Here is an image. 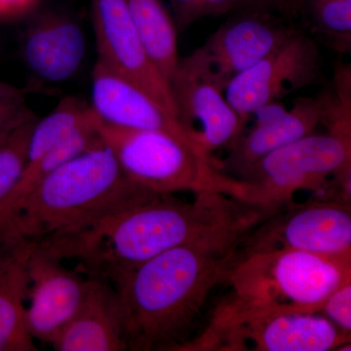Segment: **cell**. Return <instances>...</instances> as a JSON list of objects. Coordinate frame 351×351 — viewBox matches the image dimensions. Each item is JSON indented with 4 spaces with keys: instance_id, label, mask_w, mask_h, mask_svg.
<instances>
[{
    "instance_id": "cell-20",
    "label": "cell",
    "mask_w": 351,
    "mask_h": 351,
    "mask_svg": "<svg viewBox=\"0 0 351 351\" xmlns=\"http://www.w3.org/2000/svg\"><path fill=\"white\" fill-rule=\"evenodd\" d=\"M295 15L332 49L350 53L351 0H295Z\"/></svg>"
},
{
    "instance_id": "cell-1",
    "label": "cell",
    "mask_w": 351,
    "mask_h": 351,
    "mask_svg": "<svg viewBox=\"0 0 351 351\" xmlns=\"http://www.w3.org/2000/svg\"><path fill=\"white\" fill-rule=\"evenodd\" d=\"M193 202L154 195L122 208L86 230L40 244L57 257L77 262L88 277L108 280L181 245L246 234L265 218L258 208L217 191Z\"/></svg>"
},
{
    "instance_id": "cell-19",
    "label": "cell",
    "mask_w": 351,
    "mask_h": 351,
    "mask_svg": "<svg viewBox=\"0 0 351 351\" xmlns=\"http://www.w3.org/2000/svg\"><path fill=\"white\" fill-rule=\"evenodd\" d=\"M126 3L149 59L170 85L181 60L174 18L162 0H126Z\"/></svg>"
},
{
    "instance_id": "cell-22",
    "label": "cell",
    "mask_w": 351,
    "mask_h": 351,
    "mask_svg": "<svg viewBox=\"0 0 351 351\" xmlns=\"http://www.w3.org/2000/svg\"><path fill=\"white\" fill-rule=\"evenodd\" d=\"M174 11L178 32L188 29L198 20L210 16H221L235 12L244 7L258 3H269L271 0H170Z\"/></svg>"
},
{
    "instance_id": "cell-2",
    "label": "cell",
    "mask_w": 351,
    "mask_h": 351,
    "mask_svg": "<svg viewBox=\"0 0 351 351\" xmlns=\"http://www.w3.org/2000/svg\"><path fill=\"white\" fill-rule=\"evenodd\" d=\"M247 234L181 245L110 276L127 350L181 351L208 295L225 283Z\"/></svg>"
},
{
    "instance_id": "cell-7",
    "label": "cell",
    "mask_w": 351,
    "mask_h": 351,
    "mask_svg": "<svg viewBox=\"0 0 351 351\" xmlns=\"http://www.w3.org/2000/svg\"><path fill=\"white\" fill-rule=\"evenodd\" d=\"M350 336L320 313H241L219 306L198 338L181 351H329Z\"/></svg>"
},
{
    "instance_id": "cell-15",
    "label": "cell",
    "mask_w": 351,
    "mask_h": 351,
    "mask_svg": "<svg viewBox=\"0 0 351 351\" xmlns=\"http://www.w3.org/2000/svg\"><path fill=\"white\" fill-rule=\"evenodd\" d=\"M91 80L89 105L100 121L120 128L170 132L193 143L177 117L142 88L99 60Z\"/></svg>"
},
{
    "instance_id": "cell-12",
    "label": "cell",
    "mask_w": 351,
    "mask_h": 351,
    "mask_svg": "<svg viewBox=\"0 0 351 351\" xmlns=\"http://www.w3.org/2000/svg\"><path fill=\"white\" fill-rule=\"evenodd\" d=\"M334 103V91L325 90L317 96L295 99L293 108L286 110L276 103L265 106L254 114L257 121L230 147L223 160L213 164L228 177L243 175L267 154L315 133L324 123Z\"/></svg>"
},
{
    "instance_id": "cell-14",
    "label": "cell",
    "mask_w": 351,
    "mask_h": 351,
    "mask_svg": "<svg viewBox=\"0 0 351 351\" xmlns=\"http://www.w3.org/2000/svg\"><path fill=\"white\" fill-rule=\"evenodd\" d=\"M98 60L151 95L178 119L170 85L145 51L126 0H92Z\"/></svg>"
},
{
    "instance_id": "cell-26",
    "label": "cell",
    "mask_w": 351,
    "mask_h": 351,
    "mask_svg": "<svg viewBox=\"0 0 351 351\" xmlns=\"http://www.w3.org/2000/svg\"><path fill=\"white\" fill-rule=\"evenodd\" d=\"M272 4L287 17L295 16V0H271Z\"/></svg>"
},
{
    "instance_id": "cell-21",
    "label": "cell",
    "mask_w": 351,
    "mask_h": 351,
    "mask_svg": "<svg viewBox=\"0 0 351 351\" xmlns=\"http://www.w3.org/2000/svg\"><path fill=\"white\" fill-rule=\"evenodd\" d=\"M38 117L31 110L0 136V204L19 181L27 162V145Z\"/></svg>"
},
{
    "instance_id": "cell-25",
    "label": "cell",
    "mask_w": 351,
    "mask_h": 351,
    "mask_svg": "<svg viewBox=\"0 0 351 351\" xmlns=\"http://www.w3.org/2000/svg\"><path fill=\"white\" fill-rule=\"evenodd\" d=\"M38 0H0V19H13L25 15Z\"/></svg>"
},
{
    "instance_id": "cell-18",
    "label": "cell",
    "mask_w": 351,
    "mask_h": 351,
    "mask_svg": "<svg viewBox=\"0 0 351 351\" xmlns=\"http://www.w3.org/2000/svg\"><path fill=\"white\" fill-rule=\"evenodd\" d=\"M32 243L17 239L0 243V351H36L25 324L27 258Z\"/></svg>"
},
{
    "instance_id": "cell-10",
    "label": "cell",
    "mask_w": 351,
    "mask_h": 351,
    "mask_svg": "<svg viewBox=\"0 0 351 351\" xmlns=\"http://www.w3.org/2000/svg\"><path fill=\"white\" fill-rule=\"evenodd\" d=\"M322 75L317 43L298 32L253 68L228 83L226 100L245 121L265 106L319 82Z\"/></svg>"
},
{
    "instance_id": "cell-16",
    "label": "cell",
    "mask_w": 351,
    "mask_h": 351,
    "mask_svg": "<svg viewBox=\"0 0 351 351\" xmlns=\"http://www.w3.org/2000/svg\"><path fill=\"white\" fill-rule=\"evenodd\" d=\"M50 345L56 351L127 350L121 308L112 284L89 277L82 306Z\"/></svg>"
},
{
    "instance_id": "cell-5",
    "label": "cell",
    "mask_w": 351,
    "mask_h": 351,
    "mask_svg": "<svg viewBox=\"0 0 351 351\" xmlns=\"http://www.w3.org/2000/svg\"><path fill=\"white\" fill-rule=\"evenodd\" d=\"M350 166L351 137L313 133L267 154L240 177L219 171L217 191L272 215L297 191H316Z\"/></svg>"
},
{
    "instance_id": "cell-24",
    "label": "cell",
    "mask_w": 351,
    "mask_h": 351,
    "mask_svg": "<svg viewBox=\"0 0 351 351\" xmlns=\"http://www.w3.org/2000/svg\"><path fill=\"white\" fill-rule=\"evenodd\" d=\"M31 90L0 82V136L29 110L27 95Z\"/></svg>"
},
{
    "instance_id": "cell-9",
    "label": "cell",
    "mask_w": 351,
    "mask_h": 351,
    "mask_svg": "<svg viewBox=\"0 0 351 351\" xmlns=\"http://www.w3.org/2000/svg\"><path fill=\"white\" fill-rule=\"evenodd\" d=\"M178 119L203 156L230 147L246 130V123L226 100L225 89L197 50L181 58L170 83Z\"/></svg>"
},
{
    "instance_id": "cell-4",
    "label": "cell",
    "mask_w": 351,
    "mask_h": 351,
    "mask_svg": "<svg viewBox=\"0 0 351 351\" xmlns=\"http://www.w3.org/2000/svg\"><path fill=\"white\" fill-rule=\"evenodd\" d=\"M351 280V258L276 250L237 257L221 306L241 313H319L332 291Z\"/></svg>"
},
{
    "instance_id": "cell-6",
    "label": "cell",
    "mask_w": 351,
    "mask_h": 351,
    "mask_svg": "<svg viewBox=\"0 0 351 351\" xmlns=\"http://www.w3.org/2000/svg\"><path fill=\"white\" fill-rule=\"evenodd\" d=\"M97 131L134 186L154 195L216 191L213 158L203 156L191 141L170 132L120 128L99 119Z\"/></svg>"
},
{
    "instance_id": "cell-17",
    "label": "cell",
    "mask_w": 351,
    "mask_h": 351,
    "mask_svg": "<svg viewBox=\"0 0 351 351\" xmlns=\"http://www.w3.org/2000/svg\"><path fill=\"white\" fill-rule=\"evenodd\" d=\"M21 52L27 68L40 80L66 82L75 75L84 59V34L71 18L46 14L25 32Z\"/></svg>"
},
{
    "instance_id": "cell-8",
    "label": "cell",
    "mask_w": 351,
    "mask_h": 351,
    "mask_svg": "<svg viewBox=\"0 0 351 351\" xmlns=\"http://www.w3.org/2000/svg\"><path fill=\"white\" fill-rule=\"evenodd\" d=\"M237 257L276 250H297L351 258L350 207L311 201L263 219L242 240Z\"/></svg>"
},
{
    "instance_id": "cell-13",
    "label": "cell",
    "mask_w": 351,
    "mask_h": 351,
    "mask_svg": "<svg viewBox=\"0 0 351 351\" xmlns=\"http://www.w3.org/2000/svg\"><path fill=\"white\" fill-rule=\"evenodd\" d=\"M62 261L32 243L27 263L25 324L32 338L44 343H51L73 319L89 286V277L66 269Z\"/></svg>"
},
{
    "instance_id": "cell-3",
    "label": "cell",
    "mask_w": 351,
    "mask_h": 351,
    "mask_svg": "<svg viewBox=\"0 0 351 351\" xmlns=\"http://www.w3.org/2000/svg\"><path fill=\"white\" fill-rule=\"evenodd\" d=\"M151 195L127 179L101 141L43 179L16 212L2 242L20 239L39 245L64 239Z\"/></svg>"
},
{
    "instance_id": "cell-11",
    "label": "cell",
    "mask_w": 351,
    "mask_h": 351,
    "mask_svg": "<svg viewBox=\"0 0 351 351\" xmlns=\"http://www.w3.org/2000/svg\"><path fill=\"white\" fill-rule=\"evenodd\" d=\"M270 5L254 4L235 11L196 49L223 89L235 76L253 68L301 31L286 18L270 12Z\"/></svg>"
},
{
    "instance_id": "cell-23",
    "label": "cell",
    "mask_w": 351,
    "mask_h": 351,
    "mask_svg": "<svg viewBox=\"0 0 351 351\" xmlns=\"http://www.w3.org/2000/svg\"><path fill=\"white\" fill-rule=\"evenodd\" d=\"M341 332L351 334V280L328 295L319 311Z\"/></svg>"
}]
</instances>
